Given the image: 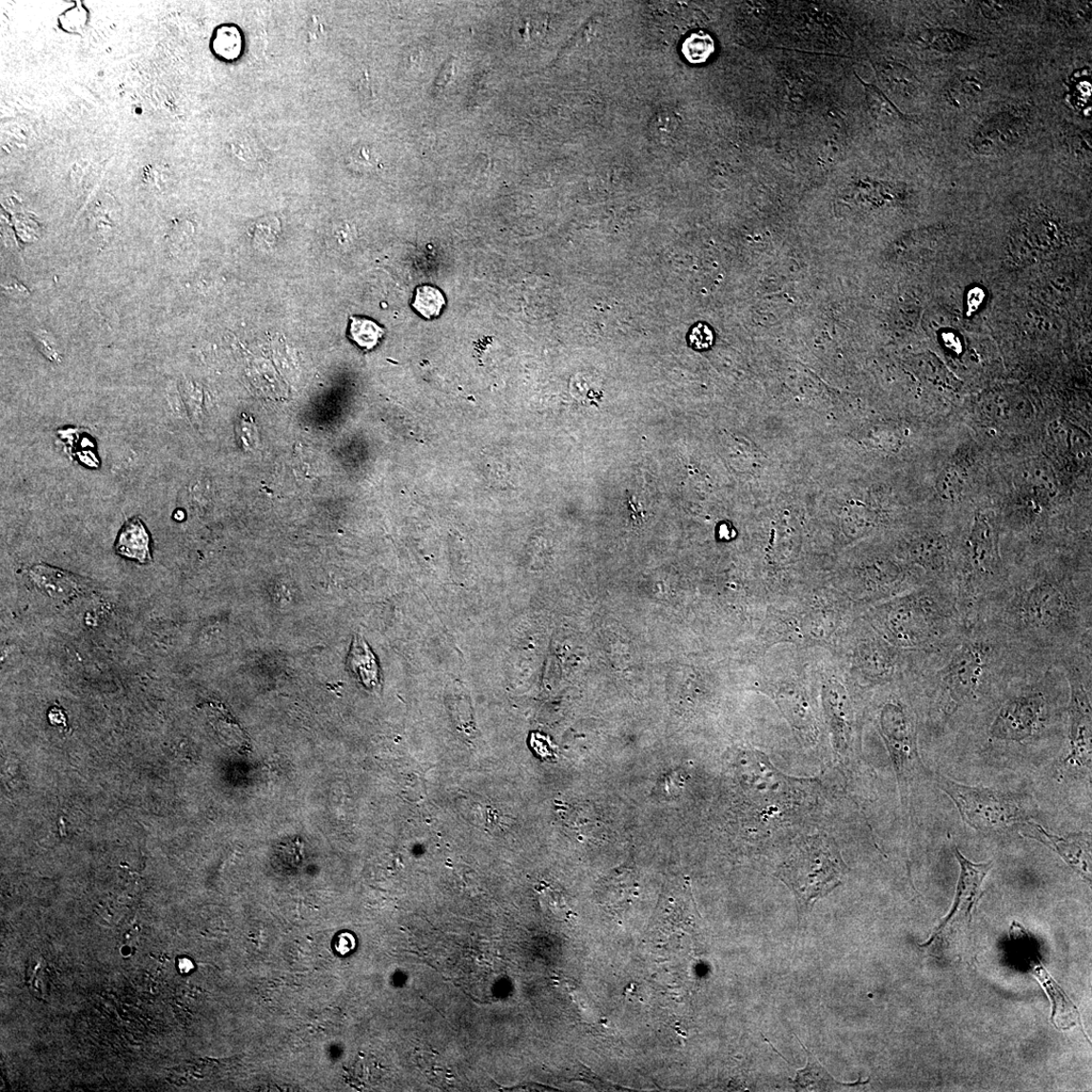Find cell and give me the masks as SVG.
I'll return each instance as SVG.
<instances>
[{
  "mask_svg": "<svg viewBox=\"0 0 1092 1092\" xmlns=\"http://www.w3.org/2000/svg\"><path fill=\"white\" fill-rule=\"evenodd\" d=\"M976 622L1000 634L1035 663L1058 665L1074 652L1092 649L1090 568L1057 563L1019 572L1008 569Z\"/></svg>",
  "mask_w": 1092,
  "mask_h": 1092,
  "instance_id": "1",
  "label": "cell"
},
{
  "mask_svg": "<svg viewBox=\"0 0 1092 1092\" xmlns=\"http://www.w3.org/2000/svg\"><path fill=\"white\" fill-rule=\"evenodd\" d=\"M1027 660L997 632L976 622L953 645L931 653L914 678L933 724L951 727L965 713L985 710Z\"/></svg>",
  "mask_w": 1092,
  "mask_h": 1092,
  "instance_id": "2",
  "label": "cell"
},
{
  "mask_svg": "<svg viewBox=\"0 0 1092 1092\" xmlns=\"http://www.w3.org/2000/svg\"><path fill=\"white\" fill-rule=\"evenodd\" d=\"M872 629L895 648L934 653L966 629L951 584L928 581L871 610Z\"/></svg>",
  "mask_w": 1092,
  "mask_h": 1092,
  "instance_id": "3",
  "label": "cell"
},
{
  "mask_svg": "<svg viewBox=\"0 0 1092 1092\" xmlns=\"http://www.w3.org/2000/svg\"><path fill=\"white\" fill-rule=\"evenodd\" d=\"M1007 573L1001 551L1000 525L991 513L977 512L953 576L959 612L966 626L975 622L979 610L1004 582Z\"/></svg>",
  "mask_w": 1092,
  "mask_h": 1092,
  "instance_id": "4",
  "label": "cell"
},
{
  "mask_svg": "<svg viewBox=\"0 0 1092 1092\" xmlns=\"http://www.w3.org/2000/svg\"><path fill=\"white\" fill-rule=\"evenodd\" d=\"M848 872L841 849L826 833L801 840L775 874L794 893L801 911L842 885Z\"/></svg>",
  "mask_w": 1092,
  "mask_h": 1092,
  "instance_id": "5",
  "label": "cell"
},
{
  "mask_svg": "<svg viewBox=\"0 0 1092 1092\" xmlns=\"http://www.w3.org/2000/svg\"><path fill=\"white\" fill-rule=\"evenodd\" d=\"M931 777L953 800L963 822L977 831L985 834L1023 832L1031 821L1020 795L963 785L939 773Z\"/></svg>",
  "mask_w": 1092,
  "mask_h": 1092,
  "instance_id": "6",
  "label": "cell"
},
{
  "mask_svg": "<svg viewBox=\"0 0 1092 1092\" xmlns=\"http://www.w3.org/2000/svg\"><path fill=\"white\" fill-rule=\"evenodd\" d=\"M877 727L889 751L905 800L914 783L933 774L921 758L917 714L901 697L891 695L881 705Z\"/></svg>",
  "mask_w": 1092,
  "mask_h": 1092,
  "instance_id": "7",
  "label": "cell"
},
{
  "mask_svg": "<svg viewBox=\"0 0 1092 1092\" xmlns=\"http://www.w3.org/2000/svg\"><path fill=\"white\" fill-rule=\"evenodd\" d=\"M1092 649L1074 652L1058 663L1068 683L1066 709L1068 753L1064 763L1070 767H1091L1092 733Z\"/></svg>",
  "mask_w": 1092,
  "mask_h": 1092,
  "instance_id": "8",
  "label": "cell"
},
{
  "mask_svg": "<svg viewBox=\"0 0 1092 1092\" xmlns=\"http://www.w3.org/2000/svg\"><path fill=\"white\" fill-rule=\"evenodd\" d=\"M960 865V877L958 881L954 905L950 913L939 926L934 935L922 946L933 944L944 931L957 923L969 925L976 906L984 896V883L992 869L993 863H973L963 856L959 848L954 852Z\"/></svg>",
  "mask_w": 1092,
  "mask_h": 1092,
  "instance_id": "9",
  "label": "cell"
},
{
  "mask_svg": "<svg viewBox=\"0 0 1092 1092\" xmlns=\"http://www.w3.org/2000/svg\"><path fill=\"white\" fill-rule=\"evenodd\" d=\"M823 703L834 749L846 753L853 744L854 728L852 702L846 687L838 680H829L823 688Z\"/></svg>",
  "mask_w": 1092,
  "mask_h": 1092,
  "instance_id": "10",
  "label": "cell"
},
{
  "mask_svg": "<svg viewBox=\"0 0 1092 1092\" xmlns=\"http://www.w3.org/2000/svg\"><path fill=\"white\" fill-rule=\"evenodd\" d=\"M1022 832L1024 837H1030L1055 850L1076 872L1090 882L1091 868V841L1090 834H1072L1063 838L1051 834L1040 825L1030 821Z\"/></svg>",
  "mask_w": 1092,
  "mask_h": 1092,
  "instance_id": "11",
  "label": "cell"
},
{
  "mask_svg": "<svg viewBox=\"0 0 1092 1092\" xmlns=\"http://www.w3.org/2000/svg\"><path fill=\"white\" fill-rule=\"evenodd\" d=\"M1024 133L1025 125L1022 118L1010 112H1001L978 128L971 146L979 155L1000 154L1015 146Z\"/></svg>",
  "mask_w": 1092,
  "mask_h": 1092,
  "instance_id": "12",
  "label": "cell"
},
{
  "mask_svg": "<svg viewBox=\"0 0 1092 1092\" xmlns=\"http://www.w3.org/2000/svg\"><path fill=\"white\" fill-rule=\"evenodd\" d=\"M773 698L781 712L792 728L809 743L817 740L819 729L812 705L803 690L795 686H782L775 690Z\"/></svg>",
  "mask_w": 1092,
  "mask_h": 1092,
  "instance_id": "13",
  "label": "cell"
},
{
  "mask_svg": "<svg viewBox=\"0 0 1092 1092\" xmlns=\"http://www.w3.org/2000/svg\"><path fill=\"white\" fill-rule=\"evenodd\" d=\"M1032 971L1051 1000V1022L1056 1029L1059 1031H1068L1076 1025L1082 1027V1016L1078 1006L1067 997L1065 991L1057 985L1048 971L1043 968L1041 961L1034 963Z\"/></svg>",
  "mask_w": 1092,
  "mask_h": 1092,
  "instance_id": "14",
  "label": "cell"
},
{
  "mask_svg": "<svg viewBox=\"0 0 1092 1092\" xmlns=\"http://www.w3.org/2000/svg\"><path fill=\"white\" fill-rule=\"evenodd\" d=\"M116 551L122 556L148 564L151 560L150 536L139 518L127 520L121 530Z\"/></svg>",
  "mask_w": 1092,
  "mask_h": 1092,
  "instance_id": "15",
  "label": "cell"
},
{
  "mask_svg": "<svg viewBox=\"0 0 1092 1092\" xmlns=\"http://www.w3.org/2000/svg\"><path fill=\"white\" fill-rule=\"evenodd\" d=\"M349 670L356 678L366 688L375 689L380 686V669L377 658L365 640L356 635L347 658Z\"/></svg>",
  "mask_w": 1092,
  "mask_h": 1092,
  "instance_id": "16",
  "label": "cell"
},
{
  "mask_svg": "<svg viewBox=\"0 0 1092 1092\" xmlns=\"http://www.w3.org/2000/svg\"><path fill=\"white\" fill-rule=\"evenodd\" d=\"M880 83L895 94L911 98L921 88L920 80L902 64L883 61L874 64Z\"/></svg>",
  "mask_w": 1092,
  "mask_h": 1092,
  "instance_id": "17",
  "label": "cell"
},
{
  "mask_svg": "<svg viewBox=\"0 0 1092 1092\" xmlns=\"http://www.w3.org/2000/svg\"><path fill=\"white\" fill-rule=\"evenodd\" d=\"M1050 429L1056 447L1064 457L1075 462L1088 458L1091 445L1084 432L1066 422L1055 423Z\"/></svg>",
  "mask_w": 1092,
  "mask_h": 1092,
  "instance_id": "18",
  "label": "cell"
},
{
  "mask_svg": "<svg viewBox=\"0 0 1092 1092\" xmlns=\"http://www.w3.org/2000/svg\"><path fill=\"white\" fill-rule=\"evenodd\" d=\"M985 90L984 77L976 71L956 74L946 87L947 98L957 107H968L982 98Z\"/></svg>",
  "mask_w": 1092,
  "mask_h": 1092,
  "instance_id": "19",
  "label": "cell"
},
{
  "mask_svg": "<svg viewBox=\"0 0 1092 1092\" xmlns=\"http://www.w3.org/2000/svg\"><path fill=\"white\" fill-rule=\"evenodd\" d=\"M801 1045H802V1048L805 1049V1051L809 1055V1063H808V1065L805 1069L797 1071L796 1079L794 1081V1087L797 1091H799V1090L827 1091V1090L837 1089V1087H839V1086L840 1087H844V1086L850 1087V1086H856L858 1084H864V1083L868 1082H861L859 1081L856 1083H841L839 1082H836V1080L831 1078V1075L821 1065V1063H819L817 1062V1060L815 1059L813 1054L810 1053L806 1046H803V1043H801Z\"/></svg>",
  "mask_w": 1092,
  "mask_h": 1092,
  "instance_id": "20",
  "label": "cell"
},
{
  "mask_svg": "<svg viewBox=\"0 0 1092 1092\" xmlns=\"http://www.w3.org/2000/svg\"><path fill=\"white\" fill-rule=\"evenodd\" d=\"M859 82L862 84L867 107H868L871 116L878 122L883 124L894 125L902 124L909 121V117L904 114L877 87L867 84L857 74Z\"/></svg>",
  "mask_w": 1092,
  "mask_h": 1092,
  "instance_id": "21",
  "label": "cell"
},
{
  "mask_svg": "<svg viewBox=\"0 0 1092 1092\" xmlns=\"http://www.w3.org/2000/svg\"><path fill=\"white\" fill-rule=\"evenodd\" d=\"M926 43L934 50L943 53H957L968 49L974 39L953 29H933L927 31Z\"/></svg>",
  "mask_w": 1092,
  "mask_h": 1092,
  "instance_id": "22",
  "label": "cell"
},
{
  "mask_svg": "<svg viewBox=\"0 0 1092 1092\" xmlns=\"http://www.w3.org/2000/svg\"><path fill=\"white\" fill-rule=\"evenodd\" d=\"M966 487L967 475L959 465H947L937 478V492L942 499L947 502L958 501Z\"/></svg>",
  "mask_w": 1092,
  "mask_h": 1092,
  "instance_id": "23",
  "label": "cell"
},
{
  "mask_svg": "<svg viewBox=\"0 0 1092 1092\" xmlns=\"http://www.w3.org/2000/svg\"><path fill=\"white\" fill-rule=\"evenodd\" d=\"M383 335V328L376 323L375 321L358 316L350 318V339L361 348L365 350L375 348L380 343Z\"/></svg>",
  "mask_w": 1092,
  "mask_h": 1092,
  "instance_id": "24",
  "label": "cell"
},
{
  "mask_svg": "<svg viewBox=\"0 0 1092 1092\" xmlns=\"http://www.w3.org/2000/svg\"><path fill=\"white\" fill-rule=\"evenodd\" d=\"M1024 473L1026 485H1029L1037 494L1048 497L1057 490V481L1050 465L1043 460L1035 459L1027 464Z\"/></svg>",
  "mask_w": 1092,
  "mask_h": 1092,
  "instance_id": "25",
  "label": "cell"
},
{
  "mask_svg": "<svg viewBox=\"0 0 1092 1092\" xmlns=\"http://www.w3.org/2000/svg\"><path fill=\"white\" fill-rule=\"evenodd\" d=\"M632 875L623 874L608 878L602 887V899L608 907L620 908L629 904L634 892Z\"/></svg>",
  "mask_w": 1092,
  "mask_h": 1092,
  "instance_id": "26",
  "label": "cell"
},
{
  "mask_svg": "<svg viewBox=\"0 0 1092 1092\" xmlns=\"http://www.w3.org/2000/svg\"><path fill=\"white\" fill-rule=\"evenodd\" d=\"M446 301L438 287L424 284L416 288L412 307L425 319L439 317Z\"/></svg>",
  "mask_w": 1092,
  "mask_h": 1092,
  "instance_id": "27",
  "label": "cell"
},
{
  "mask_svg": "<svg viewBox=\"0 0 1092 1092\" xmlns=\"http://www.w3.org/2000/svg\"><path fill=\"white\" fill-rule=\"evenodd\" d=\"M681 50L690 63H703L714 52V40L705 31L699 30L685 39Z\"/></svg>",
  "mask_w": 1092,
  "mask_h": 1092,
  "instance_id": "28",
  "label": "cell"
},
{
  "mask_svg": "<svg viewBox=\"0 0 1092 1092\" xmlns=\"http://www.w3.org/2000/svg\"><path fill=\"white\" fill-rule=\"evenodd\" d=\"M689 344L696 350H705L712 346L714 334L709 325L699 323L689 333Z\"/></svg>",
  "mask_w": 1092,
  "mask_h": 1092,
  "instance_id": "29",
  "label": "cell"
},
{
  "mask_svg": "<svg viewBox=\"0 0 1092 1092\" xmlns=\"http://www.w3.org/2000/svg\"><path fill=\"white\" fill-rule=\"evenodd\" d=\"M541 899L546 908H548L552 914L556 915V918H567L569 911L568 907L564 898L557 892L552 890L550 892H543Z\"/></svg>",
  "mask_w": 1092,
  "mask_h": 1092,
  "instance_id": "30",
  "label": "cell"
},
{
  "mask_svg": "<svg viewBox=\"0 0 1092 1092\" xmlns=\"http://www.w3.org/2000/svg\"><path fill=\"white\" fill-rule=\"evenodd\" d=\"M985 17L989 20H1000L1008 12V4L1003 2H982L979 3Z\"/></svg>",
  "mask_w": 1092,
  "mask_h": 1092,
  "instance_id": "31",
  "label": "cell"
},
{
  "mask_svg": "<svg viewBox=\"0 0 1092 1092\" xmlns=\"http://www.w3.org/2000/svg\"><path fill=\"white\" fill-rule=\"evenodd\" d=\"M355 947V939L350 934H342L336 942V950L341 955L349 953Z\"/></svg>",
  "mask_w": 1092,
  "mask_h": 1092,
  "instance_id": "32",
  "label": "cell"
}]
</instances>
